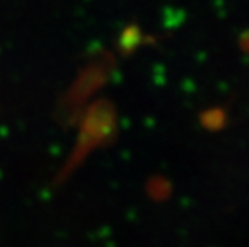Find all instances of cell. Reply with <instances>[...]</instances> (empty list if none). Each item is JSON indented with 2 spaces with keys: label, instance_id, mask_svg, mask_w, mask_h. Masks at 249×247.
Masks as SVG:
<instances>
[{
  "label": "cell",
  "instance_id": "1",
  "mask_svg": "<svg viewBox=\"0 0 249 247\" xmlns=\"http://www.w3.org/2000/svg\"><path fill=\"white\" fill-rule=\"evenodd\" d=\"M84 124L79 133L77 145L74 148V152L71 154V159L68 161L65 170L61 172L63 181L70 173L79 167V164L86 159V157L92 152L95 148L107 145L111 141L116 130V114L113 106L108 101H98L93 106L89 108L87 113H84Z\"/></svg>",
  "mask_w": 249,
  "mask_h": 247
},
{
  "label": "cell",
  "instance_id": "2",
  "mask_svg": "<svg viewBox=\"0 0 249 247\" xmlns=\"http://www.w3.org/2000/svg\"><path fill=\"white\" fill-rule=\"evenodd\" d=\"M109 58L103 56L100 58L98 55L87 63V66L84 67L82 72L79 74L77 81L74 82L71 92L65 97L60 106V119L63 120H71L76 117L79 109L82 108L84 101L97 90L98 85L102 83L108 76L109 69Z\"/></svg>",
  "mask_w": 249,
  "mask_h": 247
}]
</instances>
